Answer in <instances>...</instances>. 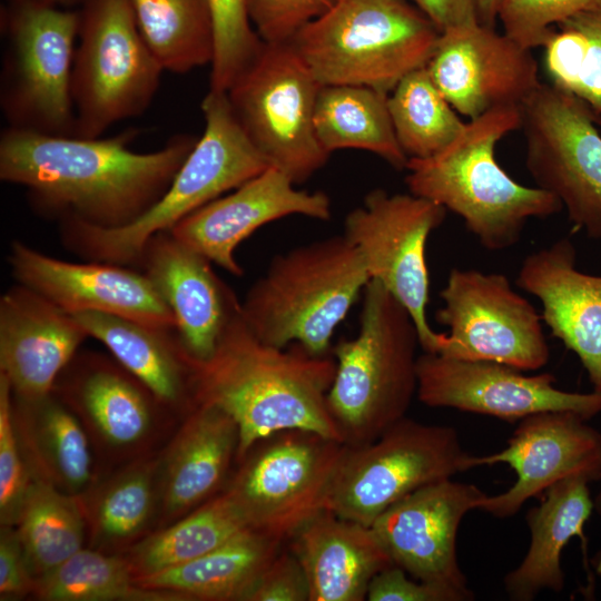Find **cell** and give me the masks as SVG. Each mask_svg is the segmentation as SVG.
<instances>
[{
	"instance_id": "cell-1",
	"label": "cell",
	"mask_w": 601,
	"mask_h": 601,
	"mask_svg": "<svg viewBox=\"0 0 601 601\" xmlns=\"http://www.w3.org/2000/svg\"><path fill=\"white\" fill-rule=\"evenodd\" d=\"M137 134L81 138L7 127L0 136V179L23 186L41 214L121 227L162 197L198 140L179 134L158 150L137 152L130 148Z\"/></svg>"
},
{
	"instance_id": "cell-2",
	"label": "cell",
	"mask_w": 601,
	"mask_h": 601,
	"mask_svg": "<svg viewBox=\"0 0 601 601\" xmlns=\"http://www.w3.org/2000/svg\"><path fill=\"white\" fill-rule=\"evenodd\" d=\"M190 362L195 403L221 408L238 426L236 462L258 441L286 430L343 442L327 407L335 359L311 354L297 343L287 347L263 343L245 323L242 308L214 354Z\"/></svg>"
},
{
	"instance_id": "cell-3",
	"label": "cell",
	"mask_w": 601,
	"mask_h": 601,
	"mask_svg": "<svg viewBox=\"0 0 601 601\" xmlns=\"http://www.w3.org/2000/svg\"><path fill=\"white\" fill-rule=\"evenodd\" d=\"M520 128L521 107L497 108L471 119L436 155L408 159V191L459 215L485 249L511 248L531 218L563 209L553 194L515 181L496 161L499 141Z\"/></svg>"
},
{
	"instance_id": "cell-4",
	"label": "cell",
	"mask_w": 601,
	"mask_h": 601,
	"mask_svg": "<svg viewBox=\"0 0 601 601\" xmlns=\"http://www.w3.org/2000/svg\"><path fill=\"white\" fill-rule=\"evenodd\" d=\"M205 130L162 197L132 223L101 228L72 217L61 220L68 249L88 262L139 264L146 244L181 219L270 167L239 126L226 92L201 101Z\"/></svg>"
},
{
	"instance_id": "cell-5",
	"label": "cell",
	"mask_w": 601,
	"mask_h": 601,
	"mask_svg": "<svg viewBox=\"0 0 601 601\" xmlns=\"http://www.w3.org/2000/svg\"><path fill=\"white\" fill-rule=\"evenodd\" d=\"M418 346L408 311L380 283L370 280L358 333L333 347L336 372L327 407L346 445L373 442L406 416L417 392Z\"/></svg>"
},
{
	"instance_id": "cell-6",
	"label": "cell",
	"mask_w": 601,
	"mask_h": 601,
	"mask_svg": "<svg viewBox=\"0 0 601 601\" xmlns=\"http://www.w3.org/2000/svg\"><path fill=\"white\" fill-rule=\"evenodd\" d=\"M357 248L343 235L276 255L242 303L245 323L263 343H297L327 355L337 325L370 282Z\"/></svg>"
},
{
	"instance_id": "cell-7",
	"label": "cell",
	"mask_w": 601,
	"mask_h": 601,
	"mask_svg": "<svg viewBox=\"0 0 601 601\" xmlns=\"http://www.w3.org/2000/svg\"><path fill=\"white\" fill-rule=\"evenodd\" d=\"M440 33L407 0H336L290 43L322 86H366L390 93L427 65Z\"/></svg>"
},
{
	"instance_id": "cell-8",
	"label": "cell",
	"mask_w": 601,
	"mask_h": 601,
	"mask_svg": "<svg viewBox=\"0 0 601 601\" xmlns=\"http://www.w3.org/2000/svg\"><path fill=\"white\" fill-rule=\"evenodd\" d=\"M79 24V10L6 0L0 106L7 127L75 136L71 71Z\"/></svg>"
},
{
	"instance_id": "cell-9",
	"label": "cell",
	"mask_w": 601,
	"mask_h": 601,
	"mask_svg": "<svg viewBox=\"0 0 601 601\" xmlns=\"http://www.w3.org/2000/svg\"><path fill=\"white\" fill-rule=\"evenodd\" d=\"M71 71L75 136L97 138L145 112L165 71L129 0H85Z\"/></svg>"
},
{
	"instance_id": "cell-10",
	"label": "cell",
	"mask_w": 601,
	"mask_h": 601,
	"mask_svg": "<svg viewBox=\"0 0 601 601\" xmlns=\"http://www.w3.org/2000/svg\"><path fill=\"white\" fill-rule=\"evenodd\" d=\"M347 445L304 430H286L255 443L238 460L226 491L252 530L290 540L325 510Z\"/></svg>"
},
{
	"instance_id": "cell-11",
	"label": "cell",
	"mask_w": 601,
	"mask_h": 601,
	"mask_svg": "<svg viewBox=\"0 0 601 601\" xmlns=\"http://www.w3.org/2000/svg\"><path fill=\"white\" fill-rule=\"evenodd\" d=\"M322 85L290 42L263 45L226 91L243 131L270 167L295 185L325 166L314 111Z\"/></svg>"
},
{
	"instance_id": "cell-12",
	"label": "cell",
	"mask_w": 601,
	"mask_h": 601,
	"mask_svg": "<svg viewBox=\"0 0 601 601\" xmlns=\"http://www.w3.org/2000/svg\"><path fill=\"white\" fill-rule=\"evenodd\" d=\"M471 456L454 427L405 416L373 442L347 445L333 480L328 510L371 526L410 493L470 470Z\"/></svg>"
},
{
	"instance_id": "cell-13",
	"label": "cell",
	"mask_w": 601,
	"mask_h": 601,
	"mask_svg": "<svg viewBox=\"0 0 601 601\" xmlns=\"http://www.w3.org/2000/svg\"><path fill=\"white\" fill-rule=\"evenodd\" d=\"M446 209L426 198L377 188L344 220V235L359 252L371 280L385 287L411 314L424 352L441 353L447 334L426 316L430 278L426 243Z\"/></svg>"
},
{
	"instance_id": "cell-14",
	"label": "cell",
	"mask_w": 601,
	"mask_h": 601,
	"mask_svg": "<svg viewBox=\"0 0 601 601\" xmlns=\"http://www.w3.org/2000/svg\"><path fill=\"white\" fill-rule=\"evenodd\" d=\"M599 119L579 99L550 83L521 106L525 166L553 194L575 229L601 239V136Z\"/></svg>"
},
{
	"instance_id": "cell-15",
	"label": "cell",
	"mask_w": 601,
	"mask_h": 601,
	"mask_svg": "<svg viewBox=\"0 0 601 601\" xmlns=\"http://www.w3.org/2000/svg\"><path fill=\"white\" fill-rule=\"evenodd\" d=\"M52 392L83 425L101 475L155 453L176 430V416L117 361L75 355Z\"/></svg>"
},
{
	"instance_id": "cell-16",
	"label": "cell",
	"mask_w": 601,
	"mask_h": 601,
	"mask_svg": "<svg viewBox=\"0 0 601 601\" xmlns=\"http://www.w3.org/2000/svg\"><path fill=\"white\" fill-rule=\"evenodd\" d=\"M436 321L449 327L441 355L536 371L549 361L542 317L500 273L453 268Z\"/></svg>"
},
{
	"instance_id": "cell-17",
	"label": "cell",
	"mask_w": 601,
	"mask_h": 601,
	"mask_svg": "<svg viewBox=\"0 0 601 601\" xmlns=\"http://www.w3.org/2000/svg\"><path fill=\"white\" fill-rule=\"evenodd\" d=\"M417 398L431 407L490 415L506 422L550 411H570L587 421L601 413V393L554 386L550 373L491 361H466L424 352L417 357Z\"/></svg>"
},
{
	"instance_id": "cell-18",
	"label": "cell",
	"mask_w": 601,
	"mask_h": 601,
	"mask_svg": "<svg viewBox=\"0 0 601 601\" xmlns=\"http://www.w3.org/2000/svg\"><path fill=\"white\" fill-rule=\"evenodd\" d=\"M426 69L454 110L470 120L521 107L541 83L532 50L480 22L441 32Z\"/></svg>"
},
{
	"instance_id": "cell-19",
	"label": "cell",
	"mask_w": 601,
	"mask_h": 601,
	"mask_svg": "<svg viewBox=\"0 0 601 601\" xmlns=\"http://www.w3.org/2000/svg\"><path fill=\"white\" fill-rule=\"evenodd\" d=\"M485 495L473 484L442 480L404 496L371 526L393 563L413 579L472 600L474 594L456 558V535L464 515L479 510Z\"/></svg>"
},
{
	"instance_id": "cell-20",
	"label": "cell",
	"mask_w": 601,
	"mask_h": 601,
	"mask_svg": "<svg viewBox=\"0 0 601 601\" xmlns=\"http://www.w3.org/2000/svg\"><path fill=\"white\" fill-rule=\"evenodd\" d=\"M497 463L510 465L516 481L503 493L485 495L479 510L503 519L563 479L601 480V433L574 412L532 414L520 421L504 450L470 460L472 469Z\"/></svg>"
},
{
	"instance_id": "cell-21",
	"label": "cell",
	"mask_w": 601,
	"mask_h": 601,
	"mask_svg": "<svg viewBox=\"0 0 601 601\" xmlns=\"http://www.w3.org/2000/svg\"><path fill=\"white\" fill-rule=\"evenodd\" d=\"M9 264L19 284L70 315L100 312L175 329L170 308L145 273L108 263L65 262L19 240L11 244Z\"/></svg>"
},
{
	"instance_id": "cell-22",
	"label": "cell",
	"mask_w": 601,
	"mask_h": 601,
	"mask_svg": "<svg viewBox=\"0 0 601 601\" xmlns=\"http://www.w3.org/2000/svg\"><path fill=\"white\" fill-rule=\"evenodd\" d=\"M300 215L328 220L329 197L323 191L296 187L280 170L268 167L225 196L195 210L169 233L234 276L243 269L235 250L262 226Z\"/></svg>"
},
{
	"instance_id": "cell-23",
	"label": "cell",
	"mask_w": 601,
	"mask_h": 601,
	"mask_svg": "<svg viewBox=\"0 0 601 601\" xmlns=\"http://www.w3.org/2000/svg\"><path fill=\"white\" fill-rule=\"evenodd\" d=\"M210 260L169 231L155 235L139 264L175 318V332L193 362L215 352L242 303L218 278Z\"/></svg>"
},
{
	"instance_id": "cell-24",
	"label": "cell",
	"mask_w": 601,
	"mask_h": 601,
	"mask_svg": "<svg viewBox=\"0 0 601 601\" xmlns=\"http://www.w3.org/2000/svg\"><path fill=\"white\" fill-rule=\"evenodd\" d=\"M87 337L72 315L21 284L1 296L0 374L17 398L50 394Z\"/></svg>"
},
{
	"instance_id": "cell-25",
	"label": "cell",
	"mask_w": 601,
	"mask_h": 601,
	"mask_svg": "<svg viewBox=\"0 0 601 601\" xmlns=\"http://www.w3.org/2000/svg\"><path fill=\"white\" fill-rule=\"evenodd\" d=\"M238 445V426L226 412L210 404H196L159 451L156 530L224 490Z\"/></svg>"
},
{
	"instance_id": "cell-26",
	"label": "cell",
	"mask_w": 601,
	"mask_h": 601,
	"mask_svg": "<svg viewBox=\"0 0 601 601\" xmlns=\"http://www.w3.org/2000/svg\"><path fill=\"white\" fill-rule=\"evenodd\" d=\"M575 256L572 242L561 238L524 258L516 284L540 300L542 321L601 393V276L579 270Z\"/></svg>"
},
{
	"instance_id": "cell-27",
	"label": "cell",
	"mask_w": 601,
	"mask_h": 601,
	"mask_svg": "<svg viewBox=\"0 0 601 601\" xmlns=\"http://www.w3.org/2000/svg\"><path fill=\"white\" fill-rule=\"evenodd\" d=\"M307 577L311 601L366 600L372 579L394 565L372 529L325 510L292 539Z\"/></svg>"
},
{
	"instance_id": "cell-28",
	"label": "cell",
	"mask_w": 601,
	"mask_h": 601,
	"mask_svg": "<svg viewBox=\"0 0 601 601\" xmlns=\"http://www.w3.org/2000/svg\"><path fill=\"white\" fill-rule=\"evenodd\" d=\"M72 316L174 416L183 420L196 406L191 362L175 329L100 312Z\"/></svg>"
},
{
	"instance_id": "cell-29",
	"label": "cell",
	"mask_w": 601,
	"mask_h": 601,
	"mask_svg": "<svg viewBox=\"0 0 601 601\" xmlns=\"http://www.w3.org/2000/svg\"><path fill=\"white\" fill-rule=\"evenodd\" d=\"M12 417L36 480L81 496L101 476L92 443L76 414L53 392L37 400L12 395Z\"/></svg>"
},
{
	"instance_id": "cell-30",
	"label": "cell",
	"mask_w": 601,
	"mask_h": 601,
	"mask_svg": "<svg viewBox=\"0 0 601 601\" xmlns=\"http://www.w3.org/2000/svg\"><path fill=\"white\" fill-rule=\"evenodd\" d=\"M589 483L578 475L563 479L545 491L538 506L528 511L531 533L528 553L504 578V589L511 600L531 601L543 590H563L561 554L564 546L573 536H579L584 554L587 550L583 529L594 510Z\"/></svg>"
},
{
	"instance_id": "cell-31",
	"label": "cell",
	"mask_w": 601,
	"mask_h": 601,
	"mask_svg": "<svg viewBox=\"0 0 601 601\" xmlns=\"http://www.w3.org/2000/svg\"><path fill=\"white\" fill-rule=\"evenodd\" d=\"M159 451L102 474L88 492L78 496L88 548L125 554L156 530Z\"/></svg>"
},
{
	"instance_id": "cell-32",
	"label": "cell",
	"mask_w": 601,
	"mask_h": 601,
	"mask_svg": "<svg viewBox=\"0 0 601 601\" xmlns=\"http://www.w3.org/2000/svg\"><path fill=\"white\" fill-rule=\"evenodd\" d=\"M282 544L246 529L195 560L135 580L144 588L173 592L185 601H246Z\"/></svg>"
},
{
	"instance_id": "cell-33",
	"label": "cell",
	"mask_w": 601,
	"mask_h": 601,
	"mask_svg": "<svg viewBox=\"0 0 601 601\" xmlns=\"http://www.w3.org/2000/svg\"><path fill=\"white\" fill-rule=\"evenodd\" d=\"M387 100L388 93L366 86H322L314 127L325 151L366 150L396 169H405L408 158L396 139Z\"/></svg>"
},
{
	"instance_id": "cell-34",
	"label": "cell",
	"mask_w": 601,
	"mask_h": 601,
	"mask_svg": "<svg viewBox=\"0 0 601 601\" xmlns=\"http://www.w3.org/2000/svg\"><path fill=\"white\" fill-rule=\"evenodd\" d=\"M250 529L240 509L221 491L174 523L155 530L125 554L135 577L195 560Z\"/></svg>"
},
{
	"instance_id": "cell-35",
	"label": "cell",
	"mask_w": 601,
	"mask_h": 601,
	"mask_svg": "<svg viewBox=\"0 0 601 601\" xmlns=\"http://www.w3.org/2000/svg\"><path fill=\"white\" fill-rule=\"evenodd\" d=\"M137 26L164 70L186 73L211 63L215 27L209 0H129Z\"/></svg>"
},
{
	"instance_id": "cell-36",
	"label": "cell",
	"mask_w": 601,
	"mask_h": 601,
	"mask_svg": "<svg viewBox=\"0 0 601 601\" xmlns=\"http://www.w3.org/2000/svg\"><path fill=\"white\" fill-rule=\"evenodd\" d=\"M14 526L36 580L87 546V525L78 497L36 479Z\"/></svg>"
},
{
	"instance_id": "cell-37",
	"label": "cell",
	"mask_w": 601,
	"mask_h": 601,
	"mask_svg": "<svg viewBox=\"0 0 601 601\" xmlns=\"http://www.w3.org/2000/svg\"><path fill=\"white\" fill-rule=\"evenodd\" d=\"M122 554L88 546L36 582L41 601H185L180 595L138 584Z\"/></svg>"
},
{
	"instance_id": "cell-38",
	"label": "cell",
	"mask_w": 601,
	"mask_h": 601,
	"mask_svg": "<svg viewBox=\"0 0 601 601\" xmlns=\"http://www.w3.org/2000/svg\"><path fill=\"white\" fill-rule=\"evenodd\" d=\"M387 105L396 139L408 159L436 155L466 124L437 89L426 66L406 75L388 93Z\"/></svg>"
},
{
	"instance_id": "cell-39",
	"label": "cell",
	"mask_w": 601,
	"mask_h": 601,
	"mask_svg": "<svg viewBox=\"0 0 601 601\" xmlns=\"http://www.w3.org/2000/svg\"><path fill=\"white\" fill-rule=\"evenodd\" d=\"M550 85L582 101L601 118V6L556 24L543 46Z\"/></svg>"
},
{
	"instance_id": "cell-40",
	"label": "cell",
	"mask_w": 601,
	"mask_h": 601,
	"mask_svg": "<svg viewBox=\"0 0 601 601\" xmlns=\"http://www.w3.org/2000/svg\"><path fill=\"white\" fill-rule=\"evenodd\" d=\"M209 3L215 27L209 90L226 92L256 59L264 42L249 20L246 0H209Z\"/></svg>"
},
{
	"instance_id": "cell-41",
	"label": "cell",
	"mask_w": 601,
	"mask_h": 601,
	"mask_svg": "<svg viewBox=\"0 0 601 601\" xmlns=\"http://www.w3.org/2000/svg\"><path fill=\"white\" fill-rule=\"evenodd\" d=\"M33 482L13 423L11 387L0 374V525H16Z\"/></svg>"
},
{
	"instance_id": "cell-42",
	"label": "cell",
	"mask_w": 601,
	"mask_h": 601,
	"mask_svg": "<svg viewBox=\"0 0 601 601\" xmlns=\"http://www.w3.org/2000/svg\"><path fill=\"white\" fill-rule=\"evenodd\" d=\"M600 6L601 0H505L499 20L505 35L533 50L556 24Z\"/></svg>"
},
{
	"instance_id": "cell-43",
	"label": "cell",
	"mask_w": 601,
	"mask_h": 601,
	"mask_svg": "<svg viewBox=\"0 0 601 601\" xmlns=\"http://www.w3.org/2000/svg\"><path fill=\"white\" fill-rule=\"evenodd\" d=\"M336 0H246L249 20L263 42L287 43Z\"/></svg>"
},
{
	"instance_id": "cell-44",
	"label": "cell",
	"mask_w": 601,
	"mask_h": 601,
	"mask_svg": "<svg viewBox=\"0 0 601 601\" xmlns=\"http://www.w3.org/2000/svg\"><path fill=\"white\" fill-rule=\"evenodd\" d=\"M246 601H311L307 577L297 556L290 550H280Z\"/></svg>"
},
{
	"instance_id": "cell-45",
	"label": "cell",
	"mask_w": 601,
	"mask_h": 601,
	"mask_svg": "<svg viewBox=\"0 0 601 601\" xmlns=\"http://www.w3.org/2000/svg\"><path fill=\"white\" fill-rule=\"evenodd\" d=\"M397 565L378 572L371 581L366 594L368 601H466L451 589L408 579Z\"/></svg>"
},
{
	"instance_id": "cell-46",
	"label": "cell",
	"mask_w": 601,
	"mask_h": 601,
	"mask_svg": "<svg viewBox=\"0 0 601 601\" xmlns=\"http://www.w3.org/2000/svg\"><path fill=\"white\" fill-rule=\"evenodd\" d=\"M23 545L16 526H0V600L32 597L36 588Z\"/></svg>"
},
{
	"instance_id": "cell-47",
	"label": "cell",
	"mask_w": 601,
	"mask_h": 601,
	"mask_svg": "<svg viewBox=\"0 0 601 601\" xmlns=\"http://www.w3.org/2000/svg\"><path fill=\"white\" fill-rule=\"evenodd\" d=\"M440 32L477 21L474 0H410Z\"/></svg>"
},
{
	"instance_id": "cell-48",
	"label": "cell",
	"mask_w": 601,
	"mask_h": 601,
	"mask_svg": "<svg viewBox=\"0 0 601 601\" xmlns=\"http://www.w3.org/2000/svg\"><path fill=\"white\" fill-rule=\"evenodd\" d=\"M504 1L505 0H474L477 21L483 26L495 28Z\"/></svg>"
},
{
	"instance_id": "cell-49",
	"label": "cell",
	"mask_w": 601,
	"mask_h": 601,
	"mask_svg": "<svg viewBox=\"0 0 601 601\" xmlns=\"http://www.w3.org/2000/svg\"><path fill=\"white\" fill-rule=\"evenodd\" d=\"M48 6L69 9L75 4H81L85 0H37Z\"/></svg>"
},
{
	"instance_id": "cell-50",
	"label": "cell",
	"mask_w": 601,
	"mask_h": 601,
	"mask_svg": "<svg viewBox=\"0 0 601 601\" xmlns=\"http://www.w3.org/2000/svg\"><path fill=\"white\" fill-rule=\"evenodd\" d=\"M592 565L594 566V571L597 572L598 577L601 580V549L598 551V553L592 558L591 560Z\"/></svg>"
},
{
	"instance_id": "cell-51",
	"label": "cell",
	"mask_w": 601,
	"mask_h": 601,
	"mask_svg": "<svg viewBox=\"0 0 601 601\" xmlns=\"http://www.w3.org/2000/svg\"><path fill=\"white\" fill-rule=\"evenodd\" d=\"M593 504H594V511L597 512V514L599 515V518L601 520V491L599 492V494L593 500Z\"/></svg>"
}]
</instances>
